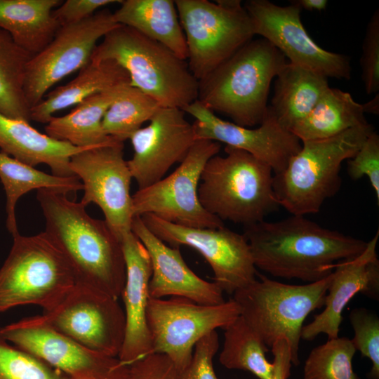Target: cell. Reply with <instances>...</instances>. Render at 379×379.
I'll return each mask as SVG.
<instances>
[{"label":"cell","instance_id":"20","mask_svg":"<svg viewBox=\"0 0 379 379\" xmlns=\"http://www.w3.org/2000/svg\"><path fill=\"white\" fill-rule=\"evenodd\" d=\"M379 230L366 243L364 250L357 256L337 262L325 296V308L310 324L303 326L300 337L312 340L320 333L328 339L338 337L344 308L360 293L365 296L379 299V260L376 247Z\"/></svg>","mask_w":379,"mask_h":379},{"label":"cell","instance_id":"21","mask_svg":"<svg viewBox=\"0 0 379 379\" xmlns=\"http://www.w3.org/2000/svg\"><path fill=\"white\" fill-rule=\"evenodd\" d=\"M131 231L142 243L150 258L149 298L181 297L208 305L225 301L220 288L215 282L197 276L184 260L179 247L171 246L156 237L140 216L133 217Z\"/></svg>","mask_w":379,"mask_h":379},{"label":"cell","instance_id":"28","mask_svg":"<svg viewBox=\"0 0 379 379\" xmlns=\"http://www.w3.org/2000/svg\"><path fill=\"white\" fill-rule=\"evenodd\" d=\"M128 84L130 83L86 98L64 116H53L45 126L46 134L79 147H95L117 142L105 133L102 121L109 107Z\"/></svg>","mask_w":379,"mask_h":379},{"label":"cell","instance_id":"43","mask_svg":"<svg viewBox=\"0 0 379 379\" xmlns=\"http://www.w3.org/2000/svg\"><path fill=\"white\" fill-rule=\"evenodd\" d=\"M291 3L296 5L300 10L308 11H321L326 8L327 0H295Z\"/></svg>","mask_w":379,"mask_h":379},{"label":"cell","instance_id":"29","mask_svg":"<svg viewBox=\"0 0 379 379\" xmlns=\"http://www.w3.org/2000/svg\"><path fill=\"white\" fill-rule=\"evenodd\" d=\"M367 124L362 104L349 92L329 87L311 112L290 131L303 142L331 138Z\"/></svg>","mask_w":379,"mask_h":379},{"label":"cell","instance_id":"15","mask_svg":"<svg viewBox=\"0 0 379 379\" xmlns=\"http://www.w3.org/2000/svg\"><path fill=\"white\" fill-rule=\"evenodd\" d=\"M258 35L272 44L288 62L326 78L350 79V58L319 46L301 22L299 7L279 6L268 0H248L243 4Z\"/></svg>","mask_w":379,"mask_h":379},{"label":"cell","instance_id":"4","mask_svg":"<svg viewBox=\"0 0 379 379\" xmlns=\"http://www.w3.org/2000/svg\"><path fill=\"white\" fill-rule=\"evenodd\" d=\"M105 60L124 68L130 84L161 107L182 109L197 99L198 80L186 60L130 27L119 25L97 44L90 62Z\"/></svg>","mask_w":379,"mask_h":379},{"label":"cell","instance_id":"32","mask_svg":"<svg viewBox=\"0 0 379 379\" xmlns=\"http://www.w3.org/2000/svg\"><path fill=\"white\" fill-rule=\"evenodd\" d=\"M224 330L220 364L228 369L249 371L258 379H270L273 365L266 357L268 347L245 320L239 316Z\"/></svg>","mask_w":379,"mask_h":379},{"label":"cell","instance_id":"11","mask_svg":"<svg viewBox=\"0 0 379 379\" xmlns=\"http://www.w3.org/2000/svg\"><path fill=\"white\" fill-rule=\"evenodd\" d=\"M239 316V307L232 298L208 305L181 297L149 298L147 321L152 354H165L182 373L192 360L197 343L218 328L224 329Z\"/></svg>","mask_w":379,"mask_h":379},{"label":"cell","instance_id":"30","mask_svg":"<svg viewBox=\"0 0 379 379\" xmlns=\"http://www.w3.org/2000/svg\"><path fill=\"white\" fill-rule=\"evenodd\" d=\"M0 179L6 195V227L12 236L19 233L15 206L22 195L34 190L46 189L66 195L83 190L76 175L60 177L48 174L1 152Z\"/></svg>","mask_w":379,"mask_h":379},{"label":"cell","instance_id":"13","mask_svg":"<svg viewBox=\"0 0 379 379\" xmlns=\"http://www.w3.org/2000/svg\"><path fill=\"white\" fill-rule=\"evenodd\" d=\"M119 25L113 13L103 8L81 22L60 26L53 40L27 65L24 94L29 109L53 86L88 64L98 40Z\"/></svg>","mask_w":379,"mask_h":379},{"label":"cell","instance_id":"2","mask_svg":"<svg viewBox=\"0 0 379 379\" xmlns=\"http://www.w3.org/2000/svg\"><path fill=\"white\" fill-rule=\"evenodd\" d=\"M36 199L46 220L45 232L69 263L76 284L118 299L126 281L120 240L105 220L92 218L80 201L41 189Z\"/></svg>","mask_w":379,"mask_h":379},{"label":"cell","instance_id":"41","mask_svg":"<svg viewBox=\"0 0 379 379\" xmlns=\"http://www.w3.org/2000/svg\"><path fill=\"white\" fill-rule=\"evenodd\" d=\"M116 0H67L62 1L53 11L60 26L81 22L95 13L100 8L121 3Z\"/></svg>","mask_w":379,"mask_h":379},{"label":"cell","instance_id":"8","mask_svg":"<svg viewBox=\"0 0 379 379\" xmlns=\"http://www.w3.org/2000/svg\"><path fill=\"white\" fill-rule=\"evenodd\" d=\"M13 237L0 268V313L24 305L52 310L76 284L69 263L45 232Z\"/></svg>","mask_w":379,"mask_h":379},{"label":"cell","instance_id":"12","mask_svg":"<svg viewBox=\"0 0 379 379\" xmlns=\"http://www.w3.org/2000/svg\"><path fill=\"white\" fill-rule=\"evenodd\" d=\"M31 318L102 354L118 357L123 345L126 318L118 299L86 286L75 284L55 308Z\"/></svg>","mask_w":379,"mask_h":379},{"label":"cell","instance_id":"10","mask_svg":"<svg viewBox=\"0 0 379 379\" xmlns=\"http://www.w3.org/2000/svg\"><path fill=\"white\" fill-rule=\"evenodd\" d=\"M221 144L197 140L185 158L169 175L132 195L134 216L152 214L167 222L192 228H218L223 221L201 206L198 188L206 162L220 150Z\"/></svg>","mask_w":379,"mask_h":379},{"label":"cell","instance_id":"6","mask_svg":"<svg viewBox=\"0 0 379 379\" xmlns=\"http://www.w3.org/2000/svg\"><path fill=\"white\" fill-rule=\"evenodd\" d=\"M373 131L368 123L331 138L301 142L300 149L284 170L274 175L279 206L291 215L319 212L324 202L340 188L342 163L354 157Z\"/></svg>","mask_w":379,"mask_h":379},{"label":"cell","instance_id":"16","mask_svg":"<svg viewBox=\"0 0 379 379\" xmlns=\"http://www.w3.org/2000/svg\"><path fill=\"white\" fill-rule=\"evenodd\" d=\"M69 168L82 183L85 206L94 203L102 210L105 221L121 240L131 231L133 218L132 175L124 156V142L87 148L73 155Z\"/></svg>","mask_w":379,"mask_h":379},{"label":"cell","instance_id":"24","mask_svg":"<svg viewBox=\"0 0 379 379\" xmlns=\"http://www.w3.org/2000/svg\"><path fill=\"white\" fill-rule=\"evenodd\" d=\"M329 87L328 78L287 62L275 78L269 109L278 123L290 131Z\"/></svg>","mask_w":379,"mask_h":379},{"label":"cell","instance_id":"26","mask_svg":"<svg viewBox=\"0 0 379 379\" xmlns=\"http://www.w3.org/2000/svg\"><path fill=\"white\" fill-rule=\"evenodd\" d=\"M130 83L126 71L112 60L90 62L67 84L47 93L30 109V121L47 124L57 112L78 103L95 93Z\"/></svg>","mask_w":379,"mask_h":379},{"label":"cell","instance_id":"1","mask_svg":"<svg viewBox=\"0 0 379 379\" xmlns=\"http://www.w3.org/2000/svg\"><path fill=\"white\" fill-rule=\"evenodd\" d=\"M244 230L256 268L275 277L309 283L326 277L337 262L359 255L367 243L303 215L262 220Z\"/></svg>","mask_w":379,"mask_h":379},{"label":"cell","instance_id":"31","mask_svg":"<svg viewBox=\"0 0 379 379\" xmlns=\"http://www.w3.org/2000/svg\"><path fill=\"white\" fill-rule=\"evenodd\" d=\"M32 56L0 29V112L29 123L30 109L24 94V82Z\"/></svg>","mask_w":379,"mask_h":379},{"label":"cell","instance_id":"23","mask_svg":"<svg viewBox=\"0 0 379 379\" xmlns=\"http://www.w3.org/2000/svg\"><path fill=\"white\" fill-rule=\"evenodd\" d=\"M89 147H79L53 139L34 128L29 122L0 112L1 152L29 166L44 164L53 175L73 176L69 168L71 157Z\"/></svg>","mask_w":379,"mask_h":379},{"label":"cell","instance_id":"34","mask_svg":"<svg viewBox=\"0 0 379 379\" xmlns=\"http://www.w3.org/2000/svg\"><path fill=\"white\" fill-rule=\"evenodd\" d=\"M356 351L346 337L328 339L309 354L303 367V379H360L352 368Z\"/></svg>","mask_w":379,"mask_h":379},{"label":"cell","instance_id":"35","mask_svg":"<svg viewBox=\"0 0 379 379\" xmlns=\"http://www.w3.org/2000/svg\"><path fill=\"white\" fill-rule=\"evenodd\" d=\"M0 379H72L17 347L0 334Z\"/></svg>","mask_w":379,"mask_h":379},{"label":"cell","instance_id":"39","mask_svg":"<svg viewBox=\"0 0 379 379\" xmlns=\"http://www.w3.org/2000/svg\"><path fill=\"white\" fill-rule=\"evenodd\" d=\"M219 348V338L213 331L200 339L194 346L192 360L181 373L182 379H218L213 360Z\"/></svg>","mask_w":379,"mask_h":379},{"label":"cell","instance_id":"44","mask_svg":"<svg viewBox=\"0 0 379 379\" xmlns=\"http://www.w3.org/2000/svg\"><path fill=\"white\" fill-rule=\"evenodd\" d=\"M364 113L378 115L379 114V93H376L373 98L362 104Z\"/></svg>","mask_w":379,"mask_h":379},{"label":"cell","instance_id":"7","mask_svg":"<svg viewBox=\"0 0 379 379\" xmlns=\"http://www.w3.org/2000/svg\"><path fill=\"white\" fill-rule=\"evenodd\" d=\"M246 286L236 291L233 300L240 316L267 347L284 338L288 341L292 364L298 366L301 330L306 317L322 307L332 277L304 285L284 284L259 274Z\"/></svg>","mask_w":379,"mask_h":379},{"label":"cell","instance_id":"27","mask_svg":"<svg viewBox=\"0 0 379 379\" xmlns=\"http://www.w3.org/2000/svg\"><path fill=\"white\" fill-rule=\"evenodd\" d=\"M60 0H0V29L23 50L34 55L60 27L53 11Z\"/></svg>","mask_w":379,"mask_h":379},{"label":"cell","instance_id":"40","mask_svg":"<svg viewBox=\"0 0 379 379\" xmlns=\"http://www.w3.org/2000/svg\"><path fill=\"white\" fill-rule=\"evenodd\" d=\"M126 379H182V377L167 356L153 353L129 366Z\"/></svg>","mask_w":379,"mask_h":379},{"label":"cell","instance_id":"25","mask_svg":"<svg viewBox=\"0 0 379 379\" xmlns=\"http://www.w3.org/2000/svg\"><path fill=\"white\" fill-rule=\"evenodd\" d=\"M113 13L114 21L130 27L171 50L183 60L187 58L185 37L172 0H125Z\"/></svg>","mask_w":379,"mask_h":379},{"label":"cell","instance_id":"36","mask_svg":"<svg viewBox=\"0 0 379 379\" xmlns=\"http://www.w3.org/2000/svg\"><path fill=\"white\" fill-rule=\"evenodd\" d=\"M354 330L351 340L356 350L371 361L367 376L369 379H379V319L376 314L366 308H355L350 314Z\"/></svg>","mask_w":379,"mask_h":379},{"label":"cell","instance_id":"22","mask_svg":"<svg viewBox=\"0 0 379 379\" xmlns=\"http://www.w3.org/2000/svg\"><path fill=\"white\" fill-rule=\"evenodd\" d=\"M120 241L126 265V281L121 295L124 304L126 330L118 359L129 366L152 354L147 321L152 265L147 249L132 231L124 234Z\"/></svg>","mask_w":379,"mask_h":379},{"label":"cell","instance_id":"42","mask_svg":"<svg viewBox=\"0 0 379 379\" xmlns=\"http://www.w3.org/2000/svg\"><path fill=\"white\" fill-rule=\"evenodd\" d=\"M271 349L274 359L270 379H288L293 366L288 341L284 338L279 339L272 345Z\"/></svg>","mask_w":379,"mask_h":379},{"label":"cell","instance_id":"38","mask_svg":"<svg viewBox=\"0 0 379 379\" xmlns=\"http://www.w3.org/2000/svg\"><path fill=\"white\" fill-rule=\"evenodd\" d=\"M347 161V173L354 180L366 176L379 202V135L373 131Z\"/></svg>","mask_w":379,"mask_h":379},{"label":"cell","instance_id":"19","mask_svg":"<svg viewBox=\"0 0 379 379\" xmlns=\"http://www.w3.org/2000/svg\"><path fill=\"white\" fill-rule=\"evenodd\" d=\"M133 155L127 161L138 189L164 178L176 163H180L197 140L192 126L182 109L160 107L149 124L129 138Z\"/></svg>","mask_w":379,"mask_h":379},{"label":"cell","instance_id":"5","mask_svg":"<svg viewBox=\"0 0 379 379\" xmlns=\"http://www.w3.org/2000/svg\"><path fill=\"white\" fill-rule=\"evenodd\" d=\"M225 152L211 157L201 172V206L222 221L244 227L264 220L279 206L272 168L241 149L225 145Z\"/></svg>","mask_w":379,"mask_h":379},{"label":"cell","instance_id":"17","mask_svg":"<svg viewBox=\"0 0 379 379\" xmlns=\"http://www.w3.org/2000/svg\"><path fill=\"white\" fill-rule=\"evenodd\" d=\"M0 334L72 379H126L129 366L91 350L31 317L6 325Z\"/></svg>","mask_w":379,"mask_h":379},{"label":"cell","instance_id":"9","mask_svg":"<svg viewBox=\"0 0 379 379\" xmlns=\"http://www.w3.org/2000/svg\"><path fill=\"white\" fill-rule=\"evenodd\" d=\"M187 50L188 67L199 81L255 36L239 0L175 1Z\"/></svg>","mask_w":379,"mask_h":379},{"label":"cell","instance_id":"3","mask_svg":"<svg viewBox=\"0 0 379 379\" xmlns=\"http://www.w3.org/2000/svg\"><path fill=\"white\" fill-rule=\"evenodd\" d=\"M287 62L266 39H252L198 81L197 100L237 125L258 126L268 113L271 84Z\"/></svg>","mask_w":379,"mask_h":379},{"label":"cell","instance_id":"18","mask_svg":"<svg viewBox=\"0 0 379 379\" xmlns=\"http://www.w3.org/2000/svg\"><path fill=\"white\" fill-rule=\"evenodd\" d=\"M182 110L195 119L192 126L197 140H210L246 151L267 164L274 175L282 172L301 148L300 140L278 123L269 107L263 122L255 128L223 120L197 100Z\"/></svg>","mask_w":379,"mask_h":379},{"label":"cell","instance_id":"37","mask_svg":"<svg viewBox=\"0 0 379 379\" xmlns=\"http://www.w3.org/2000/svg\"><path fill=\"white\" fill-rule=\"evenodd\" d=\"M361 79L368 95L379 91V9L370 18L362 43Z\"/></svg>","mask_w":379,"mask_h":379},{"label":"cell","instance_id":"14","mask_svg":"<svg viewBox=\"0 0 379 379\" xmlns=\"http://www.w3.org/2000/svg\"><path fill=\"white\" fill-rule=\"evenodd\" d=\"M147 228L173 247L188 246L208 262L214 282L228 294L256 279L258 274L250 246L244 235L225 226L192 228L175 225L152 214L140 216Z\"/></svg>","mask_w":379,"mask_h":379},{"label":"cell","instance_id":"33","mask_svg":"<svg viewBox=\"0 0 379 379\" xmlns=\"http://www.w3.org/2000/svg\"><path fill=\"white\" fill-rule=\"evenodd\" d=\"M160 107L154 99L128 84L106 111L102 129L108 137L124 142L149 121Z\"/></svg>","mask_w":379,"mask_h":379}]
</instances>
